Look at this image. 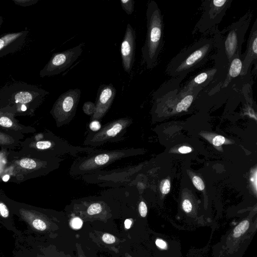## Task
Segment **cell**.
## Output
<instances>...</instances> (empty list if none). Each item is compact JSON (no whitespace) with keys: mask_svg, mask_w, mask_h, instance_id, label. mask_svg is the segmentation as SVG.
Wrapping results in <instances>:
<instances>
[{"mask_svg":"<svg viewBox=\"0 0 257 257\" xmlns=\"http://www.w3.org/2000/svg\"><path fill=\"white\" fill-rule=\"evenodd\" d=\"M205 36L184 48L168 63L166 73L172 78L186 75L205 64L216 51L214 38Z\"/></svg>","mask_w":257,"mask_h":257,"instance_id":"1","label":"cell"},{"mask_svg":"<svg viewBox=\"0 0 257 257\" xmlns=\"http://www.w3.org/2000/svg\"><path fill=\"white\" fill-rule=\"evenodd\" d=\"M257 230V221L245 218L232 225L212 246V257H242Z\"/></svg>","mask_w":257,"mask_h":257,"instance_id":"2","label":"cell"},{"mask_svg":"<svg viewBox=\"0 0 257 257\" xmlns=\"http://www.w3.org/2000/svg\"><path fill=\"white\" fill-rule=\"evenodd\" d=\"M252 17L249 10L238 21L220 31L218 26L210 31L214 40L216 53L228 64L235 55L241 56L242 45Z\"/></svg>","mask_w":257,"mask_h":257,"instance_id":"3","label":"cell"},{"mask_svg":"<svg viewBox=\"0 0 257 257\" xmlns=\"http://www.w3.org/2000/svg\"><path fill=\"white\" fill-rule=\"evenodd\" d=\"M49 92L23 82L6 84L0 89V101L13 107L16 114L32 113Z\"/></svg>","mask_w":257,"mask_h":257,"instance_id":"4","label":"cell"},{"mask_svg":"<svg viewBox=\"0 0 257 257\" xmlns=\"http://www.w3.org/2000/svg\"><path fill=\"white\" fill-rule=\"evenodd\" d=\"M241 55H235L228 63L227 69H222L213 80L203 88L196 100L200 101H222L228 98L234 87L245 77L242 75Z\"/></svg>","mask_w":257,"mask_h":257,"instance_id":"5","label":"cell"},{"mask_svg":"<svg viewBox=\"0 0 257 257\" xmlns=\"http://www.w3.org/2000/svg\"><path fill=\"white\" fill-rule=\"evenodd\" d=\"M147 34L142 48V57L147 68L152 69L158 64V59L164 46L163 16L158 4L150 1L146 11Z\"/></svg>","mask_w":257,"mask_h":257,"instance_id":"6","label":"cell"},{"mask_svg":"<svg viewBox=\"0 0 257 257\" xmlns=\"http://www.w3.org/2000/svg\"><path fill=\"white\" fill-rule=\"evenodd\" d=\"M140 150L134 148L110 150H98L78 158L72 164L69 173L73 176L89 175L124 158L139 154Z\"/></svg>","mask_w":257,"mask_h":257,"instance_id":"7","label":"cell"},{"mask_svg":"<svg viewBox=\"0 0 257 257\" xmlns=\"http://www.w3.org/2000/svg\"><path fill=\"white\" fill-rule=\"evenodd\" d=\"M133 123L130 117L119 118L101 126L97 132H90L83 142V145L92 148L99 147L108 142L114 143L123 140L127 128Z\"/></svg>","mask_w":257,"mask_h":257,"instance_id":"8","label":"cell"},{"mask_svg":"<svg viewBox=\"0 0 257 257\" xmlns=\"http://www.w3.org/2000/svg\"><path fill=\"white\" fill-rule=\"evenodd\" d=\"M233 0H204L202 1V15L196 24L192 34L200 32L204 35L218 26L230 7Z\"/></svg>","mask_w":257,"mask_h":257,"instance_id":"9","label":"cell"},{"mask_svg":"<svg viewBox=\"0 0 257 257\" xmlns=\"http://www.w3.org/2000/svg\"><path fill=\"white\" fill-rule=\"evenodd\" d=\"M81 95L79 88L70 89L61 94L53 104L50 113L58 127L67 124L74 117Z\"/></svg>","mask_w":257,"mask_h":257,"instance_id":"10","label":"cell"},{"mask_svg":"<svg viewBox=\"0 0 257 257\" xmlns=\"http://www.w3.org/2000/svg\"><path fill=\"white\" fill-rule=\"evenodd\" d=\"M83 44H80L65 51L54 53L40 71L43 78L58 75L70 67L79 57L83 51Z\"/></svg>","mask_w":257,"mask_h":257,"instance_id":"11","label":"cell"},{"mask_svg":"<svg viewBox=\"0 0 257 257\" xmlns=\"http://www.w3.org/2000/svg\"><path fill=\"white\" fill-rule=\"evenodd\" d=\"M213 60L215 64L213 67L204 70L191 77L184 85L179 87L178 92L185 93L196 88H204L213 80L221 69L228 67L216 59Z\"/></svg>","mask_w":257,"mask_h":257,"instance_id":"12","label":"cell"},{"mask_svg":"<svg viewBox=\"0 0 257 257\" xmlns=\"http://www.w3.org/2000/svg\"><path fill=\"white\" fill-rule=\"evenodd\" d=\"M116 93L112 84H102L99 87L95 103V109L90 120L101 119L110 108Z\"/></svg>","mask_w":257,"mask_h":257,"instance_id":"13","label":"cell"},{"mask_svg":"<svg viewBox=\"0 0 257 257\" xmlns=\"http://www.w3.org/2000/svg\"><path fill=\"white\" fill-rule=\"evenodd\" d=\"M136 38L135 30L128 24L120 46L122 68L128 73L131 72L135 62Z\"/></svg>","mask_w":257,"mask_h":257,"instance_id":"14","label":"cell"},{"mask_svg":"<svg viewBox=\"0 0 257 257\" xmlns=\"http://www.w3.org/2000/svg\"><path fill=\"white\" fill-rule=\"evenodd\" d=\"M154 244L157 257H183L180 241L174 237L158 233Z\"/></svg>","mask_w":257,"mask_h":257,"instance_id":"15","label":"cell"},{"mask_svg":"<svg viewBox=\"0 0 257 257\" xmlns=\"http://www.w3.org/2000/svg\"><path fill=\"white\" fill-rule=\"evenodd\" d=\"M242 60V75H245L251 71L252 65L257 64V18L251 27L247 41L246 49L241 54Z\"/></svg>","mask_w":257,"mask_h":257,"instance_id":"16","label":"cell"},{"mask_svg":"<svg viewBox=\"0 0 257 257\" xmlns=\"http://www.w3.org/2000/svg\"><path fill=\"white\" fill-rule=\"evenodd\" d=\"M29 31L8 33L0 37V58L17 51L24 44Z\"/></svg>","mask_w":257,"mask_h":257,"instance_id":"17","label":"cell"},{"mask_svg":"<svg viewBox=\"0 0 257 257\" xmlns=\"http://www.w3.org/2000/svg\"><path fill=\"white\" fill-rule=\"evenodd\" d=\"M22 217L34 229L39 231H44L48 227L46 220L40 215L28 210L21 211Z\"/></svg>","mask_w":257,"mask_h":257,"instance_id":"18","label":"cell"},{"mask_svg":"<svg viewBox=\"0 0 257 257\" xmlns=\"http://www.w3.org/2000/svg\"><path fill=\"white\" fill-rule=\"evenodd\" d=\"M53 158H47L42 162L38 164L33 159L30 158H24L20 160L19 164L20 166L23 168L27 169H32L34 168H36L38 166V164L39 165L46 163L51 160Z\"/></svg>","mask_w":257,"mask_h":257,"instance_id":"19","label":"cell"},{"mask_svg":"<svg viewBox=\"0 0 257 257\" xmlns=\"http://www.w3.org/2000/svg\"><path fill=\"white\" fill-rule=\"evenodd\" d=\"M103 202L99 201L90 203L86 210L87 214L90 215L99 214L103 210Z\"/></svg>","mask_w":257,"mask_h":257,"instance_id":"20","label":"cell"},{"mask_svg":"<svg viewBox=\"0 0 257 257\" xmlns=\"http://www.w3.org/2000/svg\"><path fill=\"white\" fill-rule=\"evenodd\" d=\"M122 9L127 15H132L134 11L135 1L134 0H121Z\"/></svg>","mask_w":257,"mask_h":257,"instance_id":"21","label":"cell"},{"mask_svg":"<svg viewBox=\"0 0 257 257\" xmlns=\"http://www.w3.org/2000/svg\"><path fill=\"white\" fill-rule=\"evenodd\" d=\"M82 109L86 114L92 116L95 109V103L91 101H86L83 104Z\"/></svg>","mask_w":257,"mask_h":257,"instance_id":"22","label":"cell"},{"mask_svg":"<svg viewBox=\"0 0 257 257\" xmlns=\"http://www.w3.org/2000/svg\"><path fill=\"white\" fill-rule=\"evenodd\" d=\"M39 0H13L17 5L27 7L36 4Z\"/></svg>","mask_w":257,"mask_h":257,"instance_id":"23","label":"cell"},{"mask_svg":"<svg viewBox=\"0 0 257 257\" xmlns=\"http://www.w3.org/2000/svg\"><path fill=\"white\" fill-rule=\"evenodd\" d=\"M160 189L161 192L164 194L168 193L170 190V181L167 179L163 180L160 183Z\"/></svg>","mask_w":257,"mask_h":257,"instance_id":"24","label":"cell"},{"mask_svg":"<svg viewBox=\"0 0 257 257\" xmlns=\"http://www.w3.org/2000/svg\"><path fill=\"white\" fill-rule=\"evenodd\" d=\"M101 125L99 120L93 119L91 120L89 124V128L92 132H97L101 128Z\"/></svg>","mask_w":257,"mask_h":257,"instance_id":"25","label":"cell"},{"mask_svg":"<svg viewBox=\"0 0 257 257\" xmlns=\"http://www.w3.org/2000/svg\"><path fill=\"white\" fill-rule=\"evenodd\" d=\"M138 209L140 216L143 218L146 217L148 213V208L144 201H141L139 203Z\"/></svg>","mask_w":257,"mask_h":257,"instance_id":"26","label":"cell"},{"mask_svg":"<svg viewBox=\"0 0 257 257\" xmlns=\"http://www.w3.org/2000/svg\"><path fill=\"white\" fill-rule=\"evenodd\" d=\"M182 208L185 213L189 214L192 211L193 206L188 199H185L182 202Z\"/></svg>","mask_w":257,"mask_h":257,"instance_id":"27","label":"cell"},{"mask_svg":"<svg viewBox=\"0 0 257 257\" xmlns=\"http://www.w3.org/2000/svg\"><path fill=\"white\" fill-rule=\"evenodd\" d=\"M193 183L195 187L199 190H203L204 188V185L202 179L198 177L195 176L192 179Z\"/></svg>","mask_w":257,"mask_h":257,"instance_id":"28","label":"cell"},{"mask_svg":"<svg viewBox=\"0 0 257 257\" xmlns=\"http://www.w3.org/2000/svg\"><path fill=\"white\" fill-rule=\"evenodd\" d=\"M82 220L78 217L73 218L70 221L71 227L74 229L80 228L82 226Z\"/></svg>","mask_w":257,"mask_h":257,"instance_id":"29","label":"cell"},{"mask_svg":"<svg viewBox=\"0 0 257 257\" xmlns=\"http://www.w3.org/2000/svg\"><path fill=\"white\" fill-rule=\"evenodd\" d=\"M102 240L105 243L111 244L115 241V237L112 234L104 233L102 236Z\"/></svg>","mask_w":257,"mask_h":257,"instance_id":"30","label":"cell"},{"mask_svg":"<svg viewBox=\"0 0 257 257\" xmlns=\"http://www.w3.org/2000/svg\"><path fill=\"white\" fill-rule=\"evenodd\" d=\"M0 215L4 218H7L9 216V210L3 202H0Z\"/></svg>","mask_w":257,"mask_h":257,"instance_id":"31","label":"cell"},{"mask_svg":"<svg viewBox=\"0 0 257 257\" xmlns=\"http://www.w3.org/2000/svg\"><path fill=\"white\" fill-rule=\"evenodd\" d=\"M188 257H203V251L201 249H191Z\"/></svg>","mask_w":257,"mask_h":257,"instance_id":"32","label":"cell"},{"mask_svg":"<svg viewBox=\"0 0 257 257\" xmlns=\"http://www.w3.org/2000/svg\"><path fill=\"white\" fill-rule=\"evenodd\" d=\"M225 142V138L221 136H217L214 138L212 141L213 144L215 146H219Z\"/></svg>","mask_w":257,"mask_h":257,"instance_id":"33","label":"cell"},{"mask_svg":"<svg viewBox=\"0 0 257 257\" xmlns=\"http://www.w3.org/2000/svg\"><path fill=\"white\" fill-rule=\"evenodd\" d=\"M178 151L180 153L182 154H186L191 152L192 149L191 148L187 146H182L180 147Z\"/></svg>","mask_w":257,"mask_h":257,"instance_id":"34","label":"cell"},{"mask_svg":"<svg viewBox=\"0 0 257 257\" xmlns=\"http://www.w3.org/2000/svg\"><path fill=\"white\" fill-rule=\"evenodd\" d=\"M132 224V221L130 219H127L124 221V226L126 229L130 228Z\"/></svg>","mask_w":257,"mask_h":257,"instance_id":"35","label":"cell"},{"mask_svg":"<svg viewBox=\"0 0 257 257\" xmlns=\"http://www.w3.org/2000/svg\"><path fill=\"white\" fill-rule=\"evenodd\" d=\"M9 178V176L7 175H5L3 178V180L5 181H7Z\"/></svg>","mask_w":257,"mask_h":257,"instance_id":"36","label":"cell"},{"mask_svg":"<svg viewBox=\"0 0 257 257\" xmlns=\"http://www.w3.org/2000/svg\"><path fill=\"white\" fill-rule=\"evenodd\" d=\"M3 18L0 15V29H1V26H2V24H3Z\"/></svg>","mask_w":257,"mask_h":257,"instance_id":"37","label":"cell"},{"mask_svg":"<svg viewBox=\"0 0 257 257\" xmlns=\"http://www.w3.org/2000/svg\"><path fill=\"white\" fill-rule=\"evenodd\" d=\"M125 256L126 257H132V256H131L130 255H129L127 253H125Z\"/></svg>","mask_w":257,"mask_h":257,"instance_id":"38","label":"cell"},{"mask_svg":"<svg viewBox=\"0 0 257 257\" xmlns=\"http://www.w3.org/2000/svg\"><path fill=\"white\" fill-rule=\"evenodd\" d=\"M79 257H84V256H83V254H80L79 255Z\"/></svg>","mask_w":257,"mask_h":257,"instance_id":"39","label":"cell"}]
</instances>
